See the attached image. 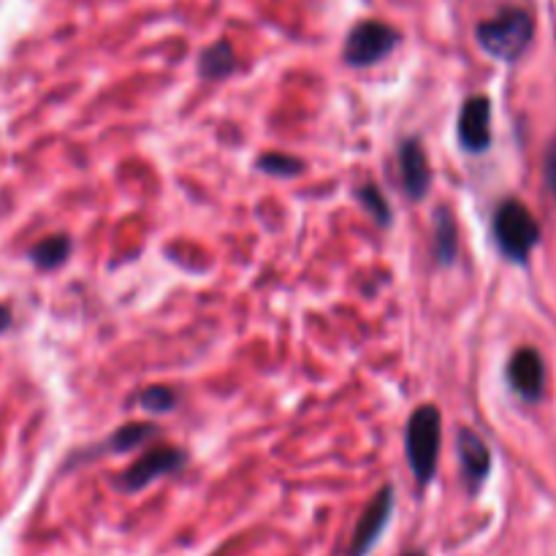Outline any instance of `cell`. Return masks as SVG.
<instances>
[{"mask_svg": "<svg viewBox=\"0 0 556 556\" xmlns=\"http://www.w3.org/2000/svg\"><path fill=\"white\" fill-rule=\"evenodd\" d=\"M391 514H394V486L389 483L375 494V500L358 519L351 543H348V556H367L372 552L375 543L383 538L386 527H389Z\"/></svg>", "mask_w": 556, "mask_h": 556, "instance_id": "8992f818", "label": "cell"}, {"mask_svg": "<svg viewBox=\"0 0 556 556\" xmlns=\"http://www.w3.org/2000/svg\"><path fill=\"white\" fill-rule=\"evenodd\" d=\"M400 174L402 188L413 201L427 199L429 188H432V168H429L427 152H424L421 141L407 139L400 147Z\"/></svg>", "mask_w": 556, "mask_h": 556, "instance_id": "30bf717a", "label": "cell"}, {"mask_svg": "<svg viewBox=\"0 0 556 556\" xmlns=\"http://www.w3.org/2000/svg\"><path fill=\"white\" fill-rule=\"evenodd\" d=\"M139 405L150 413H168L177 405V391L168 386H150L139 394Z\"/></svg>", "mask_w": 556, "mask_h": 556, "instance_id": "e0dca14e", "label": "cell"}, {"mask_svg": "<svg viewBox=\"0 0 556 556\" xmlns=\"http://www.w3.org/2000/svg\"><path fill=\"white\" fill-rule=\"evenodd\" d=\"M68 255H71V239L65 237V233H54V237L41 239V242L33 244L30 250V261L41 271L60 269V266L68 261Z\"/></svg>", "mask_w": 556, "mask_h": 556, "instance_id": "4fadbf2b", "label": "cell"}, {"mask_svg": "<svg viewBox=\"0 0 556 556\" xmlns=\"http://www.w3.org/2000/svg\"><path fill=\"white\" fill-rule=\"evenodd\" d=\"M543 172H546V185L552 190L554 201H556V136L552 139L546 150V161H543Z\"/></svg>", "mask_w": 556, "mask_h": 556, "instance_id": "ac0fdd59", "label": "cell"}, {"mask_svg": "<svg viewBox=\"0 0 556 556\" xmlns=\"http://www.w3.org/2000/svg\"><path fill=\"white\" fill-rule=\"evenodd\" d=\"M11 329V307L9 304H0V334Z\"/></svg>", "mask_w": 556, "mask_h": 556, "instance_id": "d6986e66", "label": "cell"}, {"mask_svg": "<svg viewBox=\"0 0 556 556\" xmlns=\"http://www.w3.org/2000/svg\"><path fill=\"white\" fill-rule=\"evenodd\" d=\"M155 434L152 424H128V427H119L117 432L109 438V443H103V451H112V454H123V451H134L139 445H144L147 440Z\"/></svg>", "mask_w": 556, "mask_h": 556, "instance_id": "5bb4252c", "label": "cell"}, {"mask_svg": "<svg viewBox=\"0 0 556 556\" xmlns=\"http://www.w3.org/2000/svg\"><path fill=\"white\" fill-rule=\"evenodd\" d=\"M494 239L505 258L514 264H527L532 250L541 244V223L525 201L505 199L494 212Z\"/></svg>", "mask_w": 556, "mask_h": 556, "instance_id": "3957f363", "label": "cell"}, {"mask_svg": "<svg viewBox=\"0 0 556 556\" xmlns=\"http://www.w3.org/2000/svg\"><path fill=\"white\" fill-rule=\"evenodd\" d=\"M459 253V231L456 217L448 206H438L432 217V255L438 266H451Z\"/></svg>", "mask_w": 556, "mask_h": 556, "instance_id": "8fae6325", "label": "cell"}, {"mask_svg": "<svg viewBox=\"0 0 556 556\" xmlns=\"http://www.w3.org/2000/svg\"><path fill=\"white\" fill-rule=\"evenodd\" d=\"M358 201L364 204V210L369 212V215L375 217V223L378 226H391V206L389 201H386V195L380 193V188L375 182H367L358 188Z\"/></svg>", "mask_w": 556, "mask_h": 556, "instance_id": "2e32d148", "label": "cell"}, {"mask_svg": "<svg viewBox=\"0 0 556 556\" xmlns=\"http://www.w3.org/2000/svg\"><path fill=\"white\" fill-rule=\"evenodd\" d=\"M237 71V54H233L231 43L228 41H217L212 43L210 49H204L199 58V74L204 79L220 81L226 76H231Z\"/></svg>", "mask_w": 556, "mask_h": 556, "instance_id": "7c38bea8", "label": "cell"}, {"mask_svg": "<svg viewBox=\"0 0 556 556\" xmlns=\"http://www.w3.org/2000/svg\"><path fill=\"white\" fill-rule=\"evenodd\" d=\"M459 141L467 152H486L492 147V101L470 96L459 114Z\"/></svg>", "mask_w": 556, "mask_h": 556, "instance_id": "ba28073f", "label": "cell"}, {"mask_svg": "<svg viewBox=\"0 0 556 556\" xmlns=\"http://www.w3.org/2000/svg\"><path fill=\"white\" fill-rule=\"evenodd\" d=\"M535 36V20L525 9H503L492 20L478 22L476 38L483 52L503 63H514L530 49Z\"/></svg>", "mask_w": 556, "mask_h": 556, "instance_id": "7a4b0ae2", "label": "cell"}, {"mask_svg": "<svg viewBox=\"0 0 556 556\" xmlns=\"http://www.w3.org/2000/svg\"><path fill=\"white\" fill-rule=\"evenodd\" d=\"M508 383L525 402H541L546 394V364L535 348H519L508 362Z\"/></svg>", "mask_w": 556, "mask_h": 556, "instance_id": "52a82bcc", "label": "cell"}, {"mask_svg": "<svg viewBox=\"0 0 556 556\" xmlns=\"http://www.w3.org/2000/svg\"><path fill=\"white\" fill-rule=\"evenodd\" d=\"M456 451H459V465L467 489L476 494L478 489L483 486V481L489 478V472H492V454H489V445L483 443L481 434L465 427L456 434Z\"/></svg>", "mask_w": 556, "mask_h": 556, "instance_id": "9c48e42d", "label": "cell"}, {"mask_svg": "<svg viewBox=\"0 0 556 556\" xmlns=\"http://www.w3.org/2000/svg\"><path fill=\"white\" fill-rule=\"evenodd\" d=\"M258 168L261 172L271 174V177L291 179L304 172V161H299V157L293 155H286V152H266V155L258 157Z\"/></svg>", "mask_w": 556, "mask_h": 556, "instance_id": "9a60e30c", "label": "cell"}, {"mask_svg": "<svg viewBox=\"0 0 556 556\" xmlns=\"http://www.w3.org/2000/svg\"><path fill=\"white\" fill-rule=\"evenodd\" d=\"M400 43V33L380 20H364L348 33L345 47H342V60L351 68H367V65L380 63L389 58Z\"/></svg>", "mask_w": 556, "mask_h": 556, "instance_id": "277c9868", "label": "cell"}, {"mask_svg": "<svg viewBox=\"0 0 556 556\" xmlns=\"http://www.w3.org/2000/svg\"><path fill=\"white\" fill-rule=\"evenodd\" d=\"M440 448H443V416L434 405H421L405 429V454L413 476L421 486H429L438 476Z\"/></svg>", "mask_w": 556, "mask_h": 556, "instance_id": "6da1fadb", "label": "cell"}, {"mask_svg": "<svg viewBox=\"0 0 556 556\" xmlns=\"http://www.w3.org/2000/svg\"><path fill=\"white\" fill-rule=\"evenodd\" d=\"M402 556H424L421 552H407V554H402Z\"/></svg>", "mask_w": 556, "mask_h": 556, "instance_id": "ffe728a7", "label": "cell"}, {"mask_svg": "<svg viewBox=\"0 0 556 556\" xmlns=\"http://www.w3.org/2000/svg\"><path fill=\"white\" fill-rule=\"evenodd\" d=\"M188 465V454L182 448H155L147 451L139 462L128 467L123 476L117 478V489L125 494H136L155 483L157 478L174 476Z\"/></svg>", "mask_w": 556, "mask_h": 556, "instance_id": "5b68a950", "label": "cell"}]
</instances>
